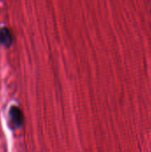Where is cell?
Here are the masks:
<instances>
[{
    "label": "cell",
    "mask_w": 151,
    "mask_h": 152,
    "mask_svg": "<svg viewBox=\"0 0 151 152\" xmlns=\"http://www.w3.org/2000/svg\"><path fill=\"white\" fill-rule=\"evenodd\" d=\"M12 35L9 28L5 27L0 28V44L8 48L12 45Z\"/></svg>",
    "instance_id": "2"
},
{
    "label": "cell",
    "mask_w": 151,
    "mask_h": 152,
    "mask_svg": "<svg viewBox=\"0 0 151 152\" xmlns=\"http://www.w3.org/2000/svg\"><path fill=\"white\" fill-rule=\"evenodd\" d=\"M9 115H10L11 121L15 127H20L22 126L24 118H23V113L19 107L12 106L10 110Z\"/></svg>",
    "instance_id": "1"
}]
</instances>
